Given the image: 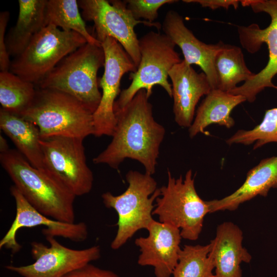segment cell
<instances>
[{
    "mask_svg": "<svg viewBox=\"0 0 277 277\" xmlns=\"http://www.w3.org/2000/svg\"><path fill=\"white\" fill-rule=\"evenodd\" d=\"M145 89L138 91L123 108L114 111L116 126L106 149L93 159L117 169L126 159L136 160L152 175L156 171L165 129L154 118L152 105Z\"/></svg>",
    "mask_w": 277,
    "mask_h": 277,
    "instance_id": "cell-1",
    "label": "cell"
},
{
    "mask_svg": "<svg viewBox=\"0 0 277 277\" xmlns=\"http://www.w3.org/2000/svg\"><path fill=\"white\" fill-rule=\"evenodd\" d=\"M0 162L14 185L37 211L58 221L74 223L76 196L49 172L33 167L15 149L1 153Z\"/></svg>",
    "mask_w": 277,
    "mask_h": 277,
    "instance_id": "cell-2",
    "label": "cell"
},
{
    "mask_svg": "<svg viewBox=\"0 0 277 277\" xmlns=\"http://www.w3.org/2000/svg\"><path fill=\"white\" fill-rule=\"evenodd\" d=\"M19 115L38 128L41 138L85 137L94 135L93 113L78 100L63 92L37 88L29 107Z\"/></svg>",
    "mask_w": 277,
    "mask_h": 277,
    "instance_id": "cell-3",
    "label": "cell"
},
{
    "mask_svg": "<svg viewBox=\"0 0 277 277\" xmlns=\"http://www.w3.org/2000/svg\"><path fill=\"white\" fill-rule=\"evenodd\" d=\"M105 61L102 45L87 43L64 58L35 86L69 94L93 113L102 96L97 72Z\"/></svg>",
    "mask_w": 277,
    "mask_h": 277,
    "instance_id": "cell-4",
    "label": "cell"
},
{
    "mask_svg": "<svg viewBox=\"0 0 277 277\" xmlns=\"http://www.w3.org/2000/svg\"><path fill=\"white\" fill-rule=\"evenodd\" d=\"M126 179L128 186L121 194L106 192L102 195L104 205L114 209L118 215L117 231L111 244L113 250L123 246L137 231L147 230L154 220L153 202L161 195L152 175L129 170Z\"/></svg>",
    "mask_w": 277,
    "mask_h": 277,
    "instance_id": "cell-5",
    "label": "cell"
},
{
    "mask_svg": "<svg viewBox=\"0 0 277 277\" xmlns=\"http://www.w3.org/2000/svg\"><path fill=\"white\" fill-rule=\"evenodd\" d=\"M175 46L165 33L152 31L139 39V65L136 71L129 74L131 84L121 92L115 102L114 112L125 106L141 89H145L150 97L155 85L161 86L172 97L169 73L174 65L182 61L175 50Z\"/></svg>",
    "mask_w": 277,
    "mask_h": 277,
    "instance_id": "cell-6",
    "label": "cell"
},
{
    "mask_svg": "<svg viewBox=\"0 0 277 277\" xmlns=\"http://www.w3.org/2000/svg\"><path fill=\"white\" fill-rule=\"evenodd\" d=\"M152 215L159 221L171 225L181 230L182 238L197 240L202 231L205 215L210 213L207 201L198 195L191 170L175 179L168 170V182L160 188Z\"/></svg>",
    "mask_w": 277,
    "mask_h": 277,
    "instance_id": "cell-7",
    "label": "cell"
},
{
    "mask_svg": "<svg viewBox=\"0 0 277 277\" xmlns=\"http://www.w3.org/2000/svg\"><path fill=\"white\" fill-rule=\"evenodd\" d=\"M87 43L76 32L64 31L48 25L11 61L9 71L36 85L64 58Z\"/></svg>",
    "mask_w": 277,
    "mask_h": 277,
    "instance_id": "cell-8",
    "label": "cell"
},
{
    "mask_svg": "<svg viewBox=\"0 0 277 277\" xmlns=\"http://www.w3.org/2000/svg\"><path fill=\"white\" fill-rule=\"evenodd\" d=\"M241 3L244 7H250L255 13H266L271 19L264 29L255 24L239 26L238 29L241 44L248 52H257L263 43L268 47L269 58L266 66L249 81L228 92L243 96L246 101L252 103L265 88L277 89L272 82L277 74V0H244Z\"/></svg>",
    "mask_w": 277,
    "mask_h": 277,
    "instance_id": "cell-9",
    "label": "cell"
},
{
    "mask_svg": "<svg viewBox=\"0 0 277 277\" xmlns=\"http://www.w3.org/2000/svg\"><path fill=\"white\" fill-rule=\"evenodd\" d=\"M78 4L82 10L83 18L93 22L96 38L100 43L107 37L115 39L137 67L141 54L135 26L143 24L160 29L162 28L161 24L135 19L124 1L80 0Z\"/></svg>",
    "mask_w": 277,
    "mask_h": 277,
    "instance_id": "cell-10",
    "label": "cell"
},
{
    "mask_svg": "<svg viewBox=\"0 0 277 277\" xmlns=\"http://www.w3.org/2000/svg\"><path fill=\"white\" fill-rule=\"evenodd\" d=\"M83 140L60 135L40 140L46 170L76 196L89 193L94 180L87 164Z\"/></svg>",
    "mask_w": 277,
    "mask_h": 277,
    "instance_id": "cell-11",
    "label": "cell"
},
{
    "mask_svg": "<svg viewBox=\"0 0 277 277\" xmlns=\"http://www.w3.org/2000/svg\"><path fill=\"white\" fill-rule=\"evenodd\" d=\"M101 44L105 61L103 75L98 81L102 90L101 100L93 113L94 135L112 136L116 124L113 107L121 92V79L126 73L135 72L137 67L122 46L113 38L107 37Z\"/></svg>",
    "mask_w": 277,
    "mask_h": 277,
    "instance_id": "cell-12",
    "label": "cell"
},
{
    "mask_svg": "<svg viewBox=\"0 0 277 277\" xmlns=\"http://www.w3.org/2000/svg\"><path fill=\"white\" fill-rule=\"evenodd\" d=\"M45 238L49 246L36 241L31 243L34 263L26 266L7 265L6 269L23 277H63L101 257L99 246L73 249L62 245L55 237Z\"/></svg>",
    "mask_w": 277,
    "mask_h": 277,
    "instance_id": "cell-13",
    "label": "cell"
},
{
    "mask_svg": "<svg viewBox=\"0 0 277 277\" xmlns=\"http://www.w3.org/2000/svg\"><path fill=\"white\" fill-rule=\"evenodd\" d=\"M16 204L15 219L0 241V248H5L15 253L21 245L16 240L17 231L21 228L45 226L42 233L47 236H60L74 242L84 241L88 236V229L84 222L68 223L51 219L34 208L13 185L10 188Z\"/></svg>",
    "mask_w": 277,
    "mask_h": 277,
    "instance_id": "cell-14",
    "label": "cell"
},
{
    "mask_svg": "<svg viewBox=\"0 0 277 277\" xmlns=\"http://www.w3.org/2000/svg\"><path fill=\"white\" fill-rule=\"evenodd\" d=\"M147 230V237H140L135 240V244L141 252L138 264L152 266L155 277H170L177 265L181 249L180 229L153 220Z\"/></svg>",
    "mask_w": 277,
    "mask_h": 277,
    "instance_id": "cell-15",
    "label": "cell"
},
{
    "mask_svg": "<svg viewBox=\"0 0 277 277\" xmlns=\"http://www.w3.org/2000/svg\"><path fill=\"white\" fill-rule=\"evenodd\" d=\"M162 28L181 49L184 60L189 65H197L207 76L212 89H217V77L214 62L217 54L225 46V43L206 44L195 37L185 25L183 17L173 10L165 16Z\"/></svg>",
    "mask_w": 277,
    "mask_h": 277,
    "instance_id": "cell-16",
    "label": "cell"
},
{
    "mask_svg": "<svg viewBox=\"0 0 277 277\" xmlns=\"http://www.w3.org/2000/svg\"><path fill=\"white\" fill-rule=\"evenodd\" d=\"M169 77L171 81L175 122L181 127L189 128L200 99L212 88L204 72H197L184 60L172 67Z\"/></svg>",
    "mask_w": 277,
    "mask_h": 277,
    "instance_id": "cell-17",
    "label": "cell"
},
{
    "mask_svg": "<svg viewBox=\"0 0 277 277\" xmlns=\"http://www.w3.org/2000/svg\"><path fill=\"white\" fill-rule=\"evenodd\" d=\"M243 232L236 225L226 222L219 225L210 243L209 255L215 266V277H242L241 264L252 257L242 245Z\"/></svg>",
    "mask_w": 277,
    "mask_h": 277,
    "instance_id": "cell-18",
    "label": "cell"
},
{
    "mask_svg": "<svg viewBox=\"0 0 277 277\" xmlns=\"http://www.w3.org/2000/svg\"><path fill=\"white\" fill-rule=\"evenodd\" d=\"M271 188H277V156L261 160L248 171L242 185L230 195L207 201L210 213L235 210L258 195L266 196Z\"/></svg>",
    "mask_w": 277,
    "mask_h": 277,
    "instance_id": "cell-19",
    "label": "cell"
},
{
    "mask_svg": "<svg viewBox=\"0 0 277 277\" xmlns=\"http://www.w3.org/2000/svg\"><path fill=\"white\" fill-rule=\"evenodd\" d=\"M246 101L242 95H234L219 89H212L206 95L196 111L195 117L189 128V134L193 138L199 133H204L205 129L212 124L227 128L234 125L230 116L232 110Z\"/></svg>",
    "mask_w": 277,
    "mask_h": 277,
    "instance_id": "cell-20",
    "label": "cell"
},
{
    "mask_svg": "<svg viewBox=\"0 0 277 277\" xmlns=\"http://www.w3.org/2000/svg\"><path fill=\"white\" fill-rule=\"evenodd\" d=\"M1 129L33 167L46 170L38 127L20 115L0 109Z\"/></svg>",
    "mask_w": 277,
    "mask_h": 277,
    "instance_id": "cell-21",
    "label": "cell"
},
{
    "mask_svg": "<svg viewBox=\"0 0 277 277\" xmlns=\"http://www.w3.org/2000/svg\"><path fill=\"white\" fill-rule=\"evenodd\" d=\"M47 0H18L19 12L15 25L6 36L9 56L19 55L32 38L46 26Z\"/></svg>",
    "mask_w": 277,
    "mask_h": 277,
    "instance_id": "cell-22",
    "label": "cell"
},
{
    "mask_svg": "<svg viewBox=\"0 0 277 277\" xmlns=\"http://www.w3.org/2000/svg\"><path fill=\"white\" fill-rule=\"evenodd\" d=\"M217 77V89L230 92L241 82L251 79L255 73L247 66L239 47L225 44L217 54L214 62Z\"/></svg>",
    "mask_w": 277,
    "mask_h": 277,
    "instance_id": "cell-23",
    "label": "cell"
},
{
    "mask_svg": "<svg viewBox=\"0 0 277 277\" xmlns=\"http://www.w3.org/2000/svg\"><path fill=\"white\" fill-rule=\"evenodd\" d=\"M45 21L46 26L52 25L64 31L76 32L87 43L101 45L87 30L76 0H47Z\"/></svg>",
    "mask_w": 277,
    "mask_h": 277,
    "instance_id": "cell-24",
    "label": "cell"
},
{
    "mask_svg": "<svg viewBox=\"0 0 277 277\" xmlns=\"http://www.w3.org/2000/svg\"><path fill=\"white\" fill-rule=\"evenodd\" d=\"M35 85L10 71L0 72V103L2 109L19 115L33 102Z\"/></svg>",
    "mask_w": 277,
    "mask_h": 277,
    "instance_id": "cell-25",
    "label": "cell"
},
{
    "mask_svg": "<svg viewBox=\"0 0 277 277\" xmlns=\"http://www.w3.org/2000/svg\"><path fill=\"white\" fill-rule=\"evenodd\" d=\"M210 243L206 245H185L179 253L173 277H215L214 263L209 255Z\"/></svg>",
    "mask_w": 277,
    "mask_h": 277,
    "instance_id": "cell-26",
    "label": "cell"
},
{
    "mask_svg": "<svg viewBox=\"0 0 277 277\" xmlns=\"http://www.w3.org/2000/svg\"><path fill=\"white\" fill-rule=\"evenodd\" d=\"M226 142L229 145H249L255 143L253 149L269 143H277V107L267 110L262 122L253 129L239 130Z\"/></svg>",
    "mask_w": 277,
    "mask_h": 277,
    "instance_id": "cell-27",
    "label": "cell"
},
{
    "mask_svg": "<svg viewBox=\"0 0 277 277\" xmlns=\"http://www.w3.org/2000/svg\"><path fill=\"white\" fill-rule=\"evenodd\" d=\"M127 8L136 20L150 23L158 17L159 9L165 4L175 3V0H126L124 1Z\"/></svg>",
    "mask_w": 277,
    "mask_h": 277,
    "instance_id": "cell-28",
    "label": "cell"
},
{
    "mask_svg": "<svg viewBox=\"0 0 277 277\" xmlns=\"http://www.w3.org/2000/svg\"><path fill=\"white\" fill-rule=\"evenodd\" d=\"M10 14L8 11L0 13V69L1 71H9L11 61L6 45L5 32Z\"/></svg>",
    "mask_w": 277,
    "mask_h": 277,
    "instance_id": "cell-29",
    "label": "cell"
},
{
    "mask_svg": "<svg viewBox=\"0 0 277 277\" xmlns=\"http://www.w3.org/2000/svg\"><path fill=\"white\" fill-rule=\"evenodd\" d=\"M63 277H120L117 274L109 270L100 268L89 263L84 266L73 271Z\"/></svg>",
    "mask_w": 277,
    "mask_h": 277,
    "instance_id": "cell-30",
    "label": "cell"
},
{
    "mask_svg": "<svg viewBox=\"0 0 277 277\" xmlns=\"http://www.w3.org/2000/svg\"><path fill=\"white\" fill-rule=\"evenodd\" d=\"M184 3H197L203 7L215 10L220 8L228 9L232 6L235 9L239 7L240 1L238 0H184Z\"/></svg>",
    "mask_w": 277,
    "mask_h": 277,
    "instance_id": "cell-31",
    "label": "cell"
},
{
    "mask_svg": "<svg viewBox=\"0 0 277 277\" xmlns=\"http://www.w3.org/2000/svg\"><path fill=\"white\" fill-rule=\"evenodd\" d=\"M9 149L6 140L1 134L0 135V151L1 153L5 152Z\"/></svg>",
    "mask_w": 277,
    "mask_h": 277,
    "instance_id": "cell-32",
    "label": "cell"
}]
</instances>
